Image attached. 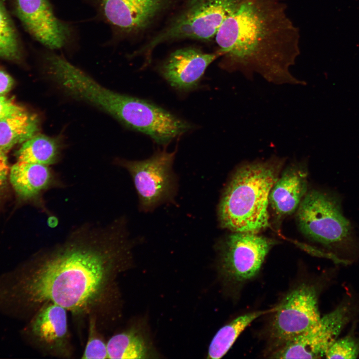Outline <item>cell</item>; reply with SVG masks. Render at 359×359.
Masks as SVG:
<instances>
[{
    "mask_svg": "<svg viewBox=\"0 0 359 359\" xmlns=\"http://www.w3.org/2000/svg\"><path fill=\"white\" fill-rule=\"evenodd\" d=\"M109 359H145L148 346L143 336L135 327L117 332L107 341Z\"/></svg>",
    "mask_w": 359,
    "mask_h": 359,
    "instance_id": "cell-19",
    "label": "cell"
},
{
    "mask_svg": "<svg viewBox=\"0 0 359 359\" xmlns=\"http://www.w3.org/2000/svg\"><path fill=\"white\" fill-rule=\"evenodd\" d=\"M88 336L82 359H109L107 341L102 335L97 319L93 317L88 319Z\"/></svg>",
    "mask_w": 359,
    "mask_h": 359,
    "instance_id": "cell-21",
    "label": "cell"
},
{
    "mask_svg": "<svg viewBox=\"0 0 359 359\" xmlns=\"http://www.w3.org/2000/svg\"><path fill=\"white\" fill-rule=\"evenodd\" d=\"M9 178L17 194L29 199L48 187L53 176L48 166L17 161L10 168Z\"/></svg>",
    "mask_w": 359,
    "mask_h": 359,
    "instance_id": "cell-15",
    "label": "cell"
},
{
    "mask_svg": "<svg viewBox=\"0 0 359 359\" xmlns=\"http://www.w3.org/2000/svg\"><path fill=\"white\" fill-rule=\"evenodd\" d=\"M221 54L186 47L172 52L161 64L159 72L173 88L181 92L196 88L208 66Z\"/></svg>",
    "mask_w": 359,
    "mask_h": 359,
    "instance_id": "cell-13",
    "label": "cell"
},
{
    "mask_svg": "<svg viewBox=\"0 0 359 359\" xmlns=\"http://www.w3.org/2000/svg\"><path fill=\"white\" fill-rule=\"evenodd\" d=\"M15 7L27 31L48 49H61L75 44L74 27L56 16L49 0H15Z\"/></svg>",
    "mask_w": 359,
    "mask_h": 359,
    "instance_id": "cell-12",
    "label": "cell"
},
{
    "mask_svg": "<svg viewBox=\"0 0 359 359\" xmlns=\"http://www.w3.org/2000/svg\"><path fill=\"white\" fill-rule=\"evenodd\" d=\"M9 171L6 153L0 148V192L6 184Z\"/></svg>",
    "mask_w": 359,
    "mask_h": 359,
    "instance_id": "cell-23",
    "label": "cell"
},
{
    "mask_svg": "<svg viewBox=\"0 0 359 359\" xmlns=\"http://www.w3.org/2000/svg\"><path fill=\"white\" fill-rule=\"evenodd\" d=\"M178 0H95L100 18L112 29L114 37L139 34Z\"/></svg>",
    "mask_w": 359,
    "mask_h": 359,
    "instance_id": "cell-11",
    "label": "cell"
},
{
    "mask_svg": "<svg viewBox=\"0 0 359 359\" xmlns=\"http://www.w3.org/2000/svg\"><path fill=\"white\" fill-rule=\"evenodd\" d=\"M301 231L308 237L330 248H343L352 239V228L339 200L317 190L307 192L297 212Z\"/></svg>",
    "mask_w": 359,
    "mask_h": 359,
    "instance_id": "cell-5",
    "label": "cell"
},
{
    "mask_svg": "<svg viewBox=\"0 0 359 359\" xmlns=\"http://www.w3.org/2000/svg\"><path fill=\"white\" fill-rule=\"evenodd\" d=\"M275 243L258 233L234 232L220 247V268L223 276L236 285L254 278Z\"/></svg>",
    "mask_w": 359,
    "mask_h": 359,
    "instance_id": "cell-10",
    "label": "cell"
},
{
    "mask_svg": "<svg viewBox=\"0 0 359 359\" xmlns=\"http://www.w3.org/2000/svg\"><path fill=\"white\" fill-rule=\"evenodd\" d=\"M307 173L304 166L294 163L278 178L269 195V205L276 215L283 217L298 209L307 191Z\"/></svg>",
    "mask_w": 359,
    "mask_h": 359,
    "instance_id": "cell-14",
    "label": "cell"
},
{
    "mask_svg": "<svg viewBox=\"0 0 359 359\" xmlns=\"http://www.w3.org/2000/svg\"><path fill=\"white\" fill-rule=\"evenodd\" d=\"M39 128L37 116L19 107L0 120V148L7 153L37 134Z\"/></svg>",
    "mask_w": 359,
    "mask_h": 359,
    "instance_id": "cell-16",
    "label": "cell"
},
{
    "mask_svg": "<svg viewBox=\"0 0 359 359\" xmlns=\"http://www.w3.org/2000/svg\"><path fill=\"white\" fill-rule=\"evenodd\" d=\"M276 308L245 314L237 317L222 327L217 332L210 343L207 358H221L227 353L241 333L252 322L264 314L274 312Z\"/></svg>",
    "mask_w": 359,
    "mask_h": 359,
    "instance_id": "cell-17",
    "label": "cell"
},
{
    "mask_svg": "<svg viewBox=\"0 0 359 359\" xmlns=\"http://www.w3.org/2000/svg\"><path fill=\"white\" fill-rule=\"evenodd\" d=\"M356 303L347 297L332 311L305 331L275 348L274 359H317L325 357L329 347L357 313Z\"/></svg>",
    "mask_w": 359,
    "mask_h": 359,
    "instance_id": "cell-6",
    "label": "cell"
},
{
    "mask_svg": "<svg viewBox=\"0 0 359 359\" xmlns=\"http://www.w3.org/2000/svg\"><path fill=\"white\" fill-rule=\"evenodd\" d=\"M269 327L276 348L301 334L320 319L318 293L311 284L302 283L291 290L276 307Z\"/></svg>",
    "mask_w": 359,
    "mask_h": 359,
    "instance_id": "cell-9",
    "label": "cell"
},
{
    "mask_svg": "<svg viewBox=\"0 0 359 359\" xmlns=\"http://www.w3.org/2000/svg\"><path fill=\"white\" fill-rule=\"evenodd\" d=\"M51 302L43 304L20 331L24 341L44 356L71 359L74 355L67 313Z\"/></svg>",
    "mask_w": 359,
    "mask_h": 359,
    "instance_id": "cell-7",
    "label": "cell"
},
{
    "mask_svg": "<svg viewBox=\"0 0 359 359\" xmlns=\"http://www.w3.org/2000/svg\"><path fill=\"white\" fill-rule=\"evenodd\" d=\"M133 243L124 219L85 223L62 241L0 276V313L27 321L44 303L78 321L95 317L103 330L121 316L120 275L130 267Z\"/></svg>",
    "mask_w": 359,
    "mask_h": 359,
    "instance_id": "cell-1",
    "label": "cell"
},
{
    "mask_svg": "<svg viewBox=\"0 0 359 359\" xmlns=\"http://www.w3.org/2000/svg\"><path fill=\"white\" fill-rule=\"evenodd\" d=\"M20 54L15 30L3 2L0 0V57L16 59Z\"/></svg>",
    "mask_w": 359,
    "mask_h": 359,
    "instance_id": "cell-20",
    "label": "cell"
},
{
    "mask_svg": "<svg viewBox=\"0 0 359 359\" xmlns=\"http://www.w3.org/2000/svg\"><path fill=\"white\" fill-rule=\"evenodd\" d=\"M283 160L244 163L236 169L218 206L220 223L233 232L258 233L269 225V195Z\"/></svg>",
    "mask_w": 359,
    "mask_h": 359,
    "instance_id": "cell-3",
    "label": "cell"
},
{
    "mask_svg": "<svg viewBox=\"0 0 359 359\" xmlns=\"http://www.w3.org/2000/svg\"><path fill=\"white\" fill-rule=\"evenodd\" d=\"M19 107L10 99L0 96V120Z\"/></svg>",
    "mask_w": 359,
    "mask_h": 359,
    "instance_id": "cell-24",
    "label": "cell"
},
{
    "mask_svg": "<svg viewBox=\"0 0 359 359\" xmlns=\"http://www.w3.org/2000/svg\"><path fill=\"white\" fill-rule=\"evenodd\" d=\"M359 356V337L349 335L337 339L328 348L327 359H357Z\"/></svg>",
    "mask_w": 359,
    "mask_h": 359,
    "instance_id": "cell-22",
    "label": "cell"
},
{
    "mask_svg": "<svg viewBox=\"0 0 359 359\" xmlns=\"http://www.w3.org/2000/svg\"><path fill=\"white\" fill-rule=\"evenodd\" d=\"M176 153L162 151L143 161L118 160L117 163L130 174L143 210L151 209L174 195L176 183L172 165Z\"/></svg>",
    "mask_w": 359,
    "mask_h": 359,
    "instance_id": "cell-8",
    "label": "cell"
},
{
    "mask_svg": "<svg viewBox=\"0 0 359 359\" xmlns=\"http://www.w3.org/2000/svg\"><path fill=\"white\" fill-rule=\"evenodd\" d=\"M287 9L286 0H241L215 37L220 67L248 80L258 74L276 85H306L290 71L300 35Z\"/></svg>",
    "mask_w": 359,
    "mask_h": 359,
    "instance_id": "cell-2",
    "label": "cell"
},
{
    "mask_svg": "<svg viewBox=\"0 0 359 359\" xmlns=\"http://www.w3.org/2000/svg\"><path fill=\"white\" fill-rule=\"evenodd\" d=\"M60 148L57 138L36 134L22 144L16 155L18 162L49 166L58 159Z\"/></svg>",
    "mask_w": 359,
    "mask_h": 359,
    "instance_id": "cell-18",
    "label": "cell"
},
{
    "mask_svg": "<svg viewBox=\"0 0 359 359\" xmlns=\"http://www.w3.org/2000/svg\"><path fill=\"white\" fill-rule=\"evenodd\" d=\"M241 0H185L168 24L133 56H143L145 65L151 61L159 45L184 39L209 41L215 38L220 26L238 7Z\"/></svg>",
    "mask_w": 359,
    "mask_h": 359,
    "instance_id": "cell-4",
    "label": "cell"
},
{
    "mask_svg": "<svg viewBox=\"0 0 359 359\" xmlns=\"http://www.w3.org/2000/svg\"><path fill=\"white\" fill-rule=\"evenodd\" d=\"M13 83L12 78L0 70V96L4 95L11 89Z\"/></svg>",
    "mask_w": 359,
    "mask_h": 359,
    "instance_id": "cell-25",
    "label": "cell"
}]
</instances>
